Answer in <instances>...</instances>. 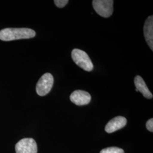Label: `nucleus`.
I'll use <instances>...</instances> for the list:
<instances>
[{
    "instance_id": "39448f33",
    "label": "nucleus",
    "mask_w": 153,
    "mask_h": 153,
    "mask_svg": "<svg viewBox=\"0 0 153 153\" xmlns=\"http://www.w3.org/2000/svg\"><path fill=\"white\" fill-rule=\"evenodd\" d=\"M16 153H37L36 142L31 138H23L16 143Z\"/></svg>"
},
{
    "instance_id": "20e7f679",
    "label": "nucleus",
    "mask_w": 153,
    "mask_h": 153,
    "mask_svg": "<svg viewBox=\"0 0 153 153\" xmlns=\"http://www.w3.org/2000/svg\"><path fill=\"white\" fill-rule=\"evenodd\" d=\"M54 82L53 76L49 73L43 74L36 84V91L39 96H45L51 90Z\"/></svg>"
},
{
    "instance_id": "f8f14e48",
    "label": "nucleus",
    "mask_w": 153,
    "mask_h": 153,
    "mask_svg": "<svg viewBox=\"0 0 153 153\" xmlns=\"http://www.w3.org/2000/svg\"><path fill=\"white\" fill-rule=\"evenodd\" d=\"M146 126L148 129V131H149L151 132L153 131V119L152 118L150 120L148 121V122L146 123Z\"/></svg>"
},
{
    "instance_id": "f257e3e1",
    "label": "nucleus",
    "mask_w": 153,
    "mask_h": 153,
    "mask_svg": "<svg viewBox=\"0 0 153 153\" xmlns=\"http://www.w3.org/2000/svg\"><path fill=\"white\" fill-rule=\"evenodd\" d=\"M35 35L34 30L27 28H7L0 31V40L3 41L33 38Z\"/></svg>"
},
{
    "instance_id": "0eeeda50",
    "label": "nucleus",
    "mask_w": 153,
    "mask_h": 153,
    "mask_svg": "<svg viewBox=\"0 0 153 153\" xmlns=\"http://www.w3.org/2000/svg\"><path fill=\"white\" fill-rule=\"evenodd\" d=\"M127 120L123 116H117L113 118L107 124L105 131L108 133H112L124 128L126 124Z\"/></svg>"
},
{
    "instance_id": "1a4fd4ad",
    "label": "nucleus",
    "mask_w": 153,
    "mask_h": 153,
    "mask_svg": "<svg viewBox=\"0 0 153 153\" xmlns=\"http://www.w3.org/2000/svg\"><path fill=\"white\" fill-rule=\"evenodd\" d=\"M134 85L138 91L142 93L145 98L147 99L153 98V94L149 90L146 83L143 81L142 77L137 76L134 78Z\"/></svg>"
},
{
    "instance_id": "9d476101",
    "label": "nucleus",
    "mask_w": 153,
    "mask_h": 153,
    "mask_svg": "<svg viewBox=\"0 0 153 153\" xmlns=\"http://www.w3.org/2000/svg\"><path fill=\"white\" fill-rule=\"evenodd\" d=\"M100 153H124V152L120 148L111 147L103 149Z\"/></svg>"
},
{
    "instance_id": "6e6552de",
    "label": "nucleus",
    "mask_w": 153,
    "mask_h": 153,
    "mask_svg": "<svg viewBox=\"0 0 153 153\" xmlns=\"http://www.w3.org/2000/svg\"><path fill=\"white\" fill-rule=\"evenodd\" d=\"M143 33L145 40L149 47L152 51H153V16H149L145 21Z\"/></svg>"
},
{
    "instance_id": "423d86ee",
    "label": "nucleus",
    "mask_w": 153,
    "mask_h": 153,
    "mask_svg": "<svg viewBox=\"0 0 153 153\" xmlns=\"http://www.w3.org/2000/svg\"><path fill=\"white\" fill-rule=\"evenodd\" d=\"M71 102L76 105H84L88 104L91 99V97L89 93L81 90L73 91L70 96Z\"/></svg>"
},
{
    "instance_id": "9b49d317",
    "label": "nucleus",
    "mask_w": 153,
    "mask_h": 153,
    "mask_svg": "<svg viewBox=\"0 0 153 153\" xmlns=\"http://www.w3.org/2000/svg\"><path fill=\"white\" fill-rule=\"evenodd\" d=\"M69 1L68 0H55L54 1L55 4L57 7L59 8H62L65 6L66 5V4L68 3Z\"/></svg>"
},
{
    "instance_id": "7ed1b4c3",
    "label": "nucleus",
    "mask_w": 153,
    "mask_h": 153,
    "mask_svg": "<svg viewBox=\"0 0 153 153\" xmlns=\"http://www.w3.org/2000/svg\"><path fill=\"white\" fill-rule=\"evenodd\" d=\"M114 1L112 0H94L93 7L100 16L108 18L114 11Z\"/></svg>"
},
{
    "instance_id": "f03ea898",
    "label": "nucleus",
    "mask_w": 153,
    "mask_h": 153,
    "mask_svg": "<svg viewBox=\"0 0 153 153\" xmlns=\"http://www.w3.org/2000/svg\"><path fill=\"white\" fill-rule=\"evenodd\" d=\"M71 58L77 65L84 71H92L94 68L93 62L88 54L83 51L74 49L71 52Z\"/></svg>"
}]
</instances>
